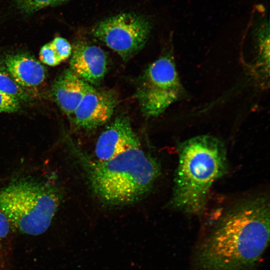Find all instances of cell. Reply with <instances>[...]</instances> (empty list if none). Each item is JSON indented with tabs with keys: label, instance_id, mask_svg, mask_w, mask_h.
Masks as SVG:
<instances>
[{
	"label": "cell",
	"instance_id": "6da1fadb",
	"mask_svg": "<svg viewBox=\"0 0 270 270\" xmlns=\"http://www.w3.org/2000/svg\"><path fill=\"white\" fill-rule=\"evenodd\" d=\"M270 204L266 196L238 202L226 210L199 246V270H250L269 242Z\"/></svg>",
	"mask_w": 270,
	"mask_h": 270
},
{
	"label": "cell",
	"instance_id": "7a4b0ae2",
	"mask_svg": "<svg viewBox=\"0 0 270 270\" xmlns=\"http://www.w3.org/2000/svg\"><path fill=\"white\" fill-rule=\"evenodd\" d=\"M66 142L91 191L106 206H123L141 200L150 192L161 172L157 160L140 146L99 160L70 138Z\"/></svg>",
	"mask_w": 270,
	"mask_h": 270
},
{
	"label": "cell",
	"instance_id": "3957f363",
	"mask_svg": "<svg viewBox=\"0 0 270 270\" xmlns=\"http://www.w3.org/2000/svg\"><path fill=\"white\" fill-rule=\"evenodd\" d=\"M227 168L225 146L218 138L203 135L182 142L170 206L186 214L202 213L212 185Z\"/></svg>",
	"mask_w": 270,
	"mask_h": 270
},
{
	"label": "cell",
	"instance_id": "277c9868",
	"mask_svg": "<svg viewBox=\"0 0 270 270\" xmlns=\"http://www.w3.org/2000/svg\"><path fill=\"white\" fill-rule=\"evenodd\" d=\"M61 198L56 187L22 178L0 190V208L20 232L38 236L50 227Z\"/></svg>",
	"mask_w": 270,
	"mask_h": 270
},
{
	"label": "cell",
	"instance_id": "5b68a950",
	"mask_svg": "<svg viewBox=\"0 0 270 270\" xmlns=\"http://www.w3.org/2000/svg\"><path fill=\"white\" fill-rule=\"evenodd\" d=\"M182 93L172 60L162 57L150 65L140 79L136 97L146 116H157L172 104L178 100Z\"/></svg>",
	"mask_w": 270,
	"mask_h": 270
},
{
	"label": "cell",
	"instance_id": "8992f818",
	"mask_svg": "<svg viewBox=\"0 0 270 270\" xmlns=\"http://www.w3.org/2000/svg\"><path fill=\"white\" fill-rule=\"evenodd\" d=\"M150 30V22L144 16L124 12L100 21L92 32L126 61L144 48Z\"/></svg>",
	"mask_w": 270,
	"mask_h": 270
},
{
	"label": "cell",
	"instance_id": "52a82bcc",
	"mask_svg": "<svg viewBox=\"0 0 270 270\" xmlns=\"http://www.w3.org/2000/svg\"><path fill=\"white\" fill-rule=\"evenodd\" d=\"M111 90H99L89 84L79 105L72 115L74 124L86 130L96 129L108 122L117 104Z\"/></svg>",
	"mask_w": 270,
	"mask_h": 270
},
{
	"label": "cell",
	"instance_id": "ba28073f",
	"mask_svg": "<svg viewBox=\"0 0 270 270\" xmlns=\"http://www.w3.org/2000/svg\"><path fill=\"white\" fill-rule=\"evenodd\" d=\"M140 146L139 138L129 118L120 116L100 135L95 146L94 158L99 160H106L130 149Z\"/></svg>",
	"mask_w": 270,
	"mask_h": 270
},
{
	"label": "cell",
	"instance_id": "9c48e42d",
	"mask_svg": "<svg viewBox=\"0 0 270 270\" xmlns=\"http://www.w3.org/2000/svg\"><path fill=\"white\" fill-rule=\"evenodd\" d=\"M70 69L90 85L98 84L107 70L106 56L100 48L85 43L76 45L72 51Z\"/></svg>",
	"mask_w": 270,
	"mask_h": 270
},
{
	"label": "cell",
	"instance_id": "30bf717a",
	"mask_svg": "<svg viewBox=\"0 0 270 270\" xmlns=\"http://www.w3.org/2000/svg\"><path fill=\"white\" fill-rule=\"evenodd\" d=\"M88 85L70 69H68L54 82L52 94L62 112L71 116L79 105Z\"/></svg>",
	"mask_w": 270,
	"mask_h": 270
},
{
	"label": "cell",
	"instance_id": "8fae6325",
	"mask_svg": "<svg viewBox=\"0 0 270 270\" xmlns=\"http://www.w3.org/2000/svg\"><path fill=\"white\" fill-rule=\"evenodd\" d=\"M6 70L11 78L20 86L34 88L45 80V68L32 56L24 54H9L4 60Z\"/></svg>",
	"mask_w": 270,
	"mask_h": 270
},
{
	"label": "cell",
	"instance_id": "7c38bea8",
	"mask_svg": "<svg viewBox=\"0 0 270 270\" xmlns=\"http://www.w3.org/2000/svg\"><path fill=\"white\" fill-rule=\"evenodd\" d=\"M15 10L24 16H30L40 10L62 4L69 0H11Z\"/></svg>",
	"mask_w": 270,
	"mask_h": 270
},
{
	"label": "cell",
	"instance_id": "4fadbf2b",
	"mask_svg": "<svg viewBox=\"0 0 270 270\" xmlns=\"http://www.w3.org/2000/svg\"><path fill=\"white\" fill-rule=\"evenodd\" d=\"M0 91L14 96L20 102L30 101L31 96L25 88L18 84L12 78L0 72Z\"/></svg>",
	"mask_w": 270,
	"mask_h": 270
},
{
	"label": "cell",
	"instance_id": "5bb4252c",
	"mask_svg": "<svg viewBox=\"0 0 270 270\" xmlns=\"http://www.w3.org/2000/svg\"><path fill=\"white\" fill-rule=\"evenodd\" d=\"M61 62L68 59L72 52L69 42L62 37H56L50 42Z\"/></svg>",
	"mask_w": 270,
	"mask_h": 270
},
{
	"label": "cell",
	"instance_id": "9a60e30c",
	"mask_svg": "<svg viewBox=\"0 0 270 270\" xmlns=\"http://www.w3.org/2000/svg\"><path fill=\"white\" fill-rule=\"evenodd\" d=\"M20 101L16 97L0 91V112L12 113L20 108Z\"/></svg>",
	"mask_w": 270,
	"mask_h": 270
},
{
	"label": "cell",
	"instance_id": "2e32d148",
	"mask_svg": "<svg viewBox=\"0 0 270 270\" xmlns=\"http://www.w3.org/2000/svg\"><path fill=\"white\" fill-rule=\"evenodd\" d=\"M40 58L44 64L49 66H56L61 62L50 42L41 48Z\"/></svg>",
	"mask_w": 270,
	"mask_h": 270
},
{
	"label": "cell",
	"instance_id": "e0dca14e",
	"mask_svg": "<svg viewBox=\"0 0 270 270\" xmlns=\"http://www.w3.org/2000/svg\"><path fill=\"white\" fill-rule=\"evenodd\" d=\"M10 221L0 208V240H2L8 235L10 228Z\"/></svg>",
	"mask_w": 270,
	"mask_h": 270
}]
</instances>
